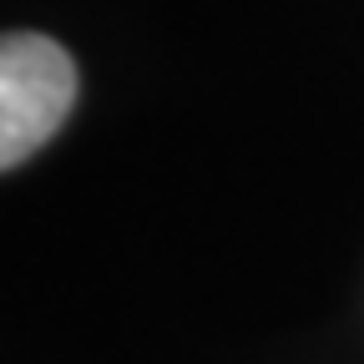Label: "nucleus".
I'll return each instance as SVG.
<instances>
[{"instance_id":"obj_1","label":"nucleus","mask_w":364,"mask_h":364,"mask_svg":"<svg viewBox=\"0 0 364 364\" xmlns=\"http://www.w3.org/2000/svg\"><path fill=\"white\" fill-rule=\"evenodd\" d=\"M76 107V61L51 36L11 31L0 41V167L31 162Z\"/></svg>"}]
</instances>
